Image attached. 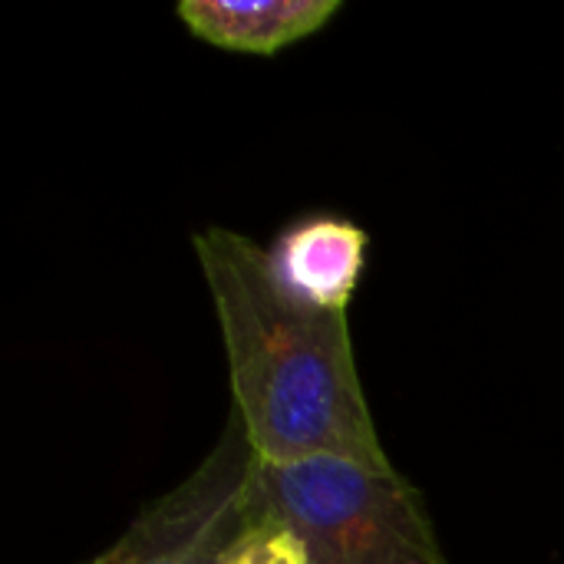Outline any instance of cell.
Returning <instances> with one entry per match:
<instances>
[{
    "label": "cell",
    "mask_w": 564,
    "mask_h": 564,
    "mask_svg": "<svg viewBox=\"0 0 564 564\" xmlns=\"http://www.w3.org/2000/svg\"><path fill=\"white\" fill-rule=\"evenodd\" d=\"M235 393V413L261 463L337 456L373 473L387 459L350 347L347 311L294 297L271 251L251 238L208 228L195 235Z\"/></svg>",
    "instance_id": "6da1fadb"
},
{
    "label": "cell",
    "mask_w": 564,
    "mask_h": 564,
    "mask_svg": "<svg viewBox=\"0 0 564 564\" xmlns=\"http://www.w3.org/2000/svg\"><path fill=\"white\" fill-rule=\"evenodd\" d=\"M254 459L235 413L205 463L89 564H225L264 522L251 492Z\"/></svg>",
    "instance_id": "3957f363"
},
{
    "label": "cell",
    "mask_w": 564,
    "mask_h": 564,
    "mask_svg": "<svg viewBox=\"0 0 564 564\" xmlns=\"http://www.w3.org/2000/svg\"><path fill=\"white\" fill-rule=\"evenodd\" d=\"M225 564H307L301 545L291 532H284L274 522H261L228 558Z\"/></svg>",
    "instance_id": "8992f818"
},
{
    "label": "cell",
    "mask_w": 564,
    "mask_h": 564,
    "mask_svg": "<svg viewBox=\"0 0 564 564\" xmlns=\"http://www.w3.org/2000/svg\"><path fill=\"white\" fill-rule=\"evenodd\" d=\"M367 235L340 218H314L297 225L271 251L281 284L317 307L347 311L364 268Z\"/></svg>",
    "instance_id": "5b68a950"
},
{
    "label": "cell",
    "mask_w": 564,
    "mask_h": 564,
    "mask_svg": "<svg viewBox=\"0 0 564 564\" xmlns=\"http://www.w3.org/2000/svg\"><path fill=\"white\" fill-rule=\"evenodd\" d=\"M261 519L294 535L307 564H446L420 492L400 473L337 456L254 459Z\"/></svg>",
    "instance_id": "7a4b0ae2"
},
{
    "label": "cell",
    "mask_w": 564,
    "mask_h": 564,
    "mask_svg": "<svg viewBox=\"0 0 564 564\" xmlns=\"http://www.w3.org/2000/svg\"><path fill=\"white\" fill-rule=\"evenodd\" d=\"M340 0H182V23L212 46L271 56L281 46L317 33Z\"/></svg>",
    "instance_id": "277c9868"
}]
</instances>
